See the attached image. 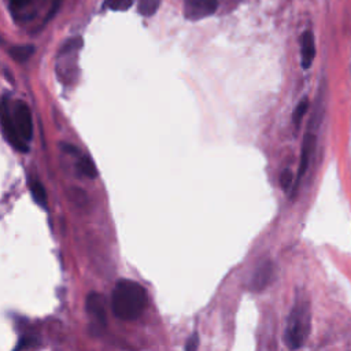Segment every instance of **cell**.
<instances>
[{"label":"cell","instance_id":"6da1fadb","mask_svg":"<svg viewBox=\"0 0 351 351\" xmlns=\"http://www.w3.org/2000/svg\"><path fill=\"white\" fill-rule=\"evenodd\" d=\"M147 306V292L133 280H120L112 295V309L117 318L124 321L138 320Z\"/></svg>","mask_w":351,"mask_h":351},{"label":"cell","instance_id":"7a4b0ae2","mask_svg":"<svg viewBox=\"0 0 351 351\" xmlns=\"http://www.w3.org/2000/svg\"><path fill=\"white\" fill-rule=\"evenodd\" d=\"M311 329V310L310 304L306 300H299L294 304L288 320L285 325V332H284V340L288 348L291 350H298L300 348Z\"/></svg>","mask_w":351,"mask_h":351},{"label":"cell","instance_id":"3957f363","mask_svg":"<svg viewBox=\"0 0 351 351\" xmlns=\"http://www.w3.org/2000/svg\"><path fill=\"white\" fill-rule=\"evenodd\" d=\"M10 109L13 124L18 136L25 143H29L34 138V121L28 105L23 101H16L13 105H10Z\"/></svg>","mask_w":351,"mask_h":351},{"label":"cell","instance_id":"277c9868","mask_svg":"<svg viewBox=\"0 0 351 351\" xmlns=\"http://www.w3.org/2000/svg\"><path fill=\"white\" fill-rule=\"evenodd\" d=\"M315 142H317V138H315V129L311 131V128L309 127L307 132L304 133L303 136V143H302V150H300V161H299V168H298V173H296V177L294 180V185H292V190H291V195L295 196L296 191L299 190V184L303 179V176L306 174L307 169H309V165H310V161H311V157L314 154V148H315Z\"/></svg>","mask_w":351,"mask_h":351},{"label":"cell","instance_id":"5b68a950","mask_svg":"<svg viewBox=\"0 0 351 351\" xmlns=\"http://www.w3.org/2000/svg\"><path fill=\"white\" fill-rule=\"evenodd\" d=\"M0 122H2V128L5 132L6 139L9 140V143L17 148L18 151H28V143H25L17 133L14 124H13V118H12V109H10V103L6 98H3L0 101Z\"/></svg>","mask_w":351,"mask_h":351},{"label":"cell","instance_id":"8992f818","mask_svg":"<svg viewBox=\"0 0 351 351\" xmlns=\"http://www.w3.org/2000/svg\"><path fill=\"white\" fill-rule=\"evenodd\" d=\"M87 311L92 318L91 330H103L107 325V315H106V300L103 295L98 292H91L87 296Z\"/></svg>","mask_w":351,"mask_h":351},{"label":"cell","instance_id":"52a82bcc","mask_svg":"<svg viewBox=\"0 0 351 351\" xmlns=\"http://www.w3.org/2000/svg\"><path fill=\"white\" fill-rule=\"evenodd\" d=\"M218 0H184V13L191 21H199L217 12Z\"/></svg>","mask_w":351,"mask_h":351},{"label":"cell","instance_id":"ba28073f","mask_svg":"<svg viewBox=\"0 0 351 351\" xmlns=\"http://www.w3.org/2000/svg\"><path fill=\"white\" fill-rule=\"evenodd\" d=\"M274 265L270 261L262 262L254 272L251 278V288L254 291H262L265 289L272 280L274 278Z\"/></svg>","mask_w":351,"mask_h":351},{"label":"cell","instance_id":"9c48e42d","mask_svg":"<svg viewBox=\"0 0 351 351\" xmlns=\"http://www.w3.org/2000/svg\"><path fill=\"white\" fill-rule=\"evenodd\" d=\"M302 50H300V54H302V68L303 69H310L313 61H314V57H315V43H314V36L310 31L304 32L302 35Z\"/></svg>","mask_w":351,"mask_h":351},{"label":"cell","instance_id":"30bf717a","mask_svg":"<svg viewBox=\"0 0 351 351\" xmlns=\"http://www.w3.org/2000/svg\"><path fill=\"white\" fill-rule=\"evenodd\" d=\"M79 166V170L81 174H84L86 177L88 179H96L98 176V169L94 164V161L88 157V155H81L80 157V161L77 164Z\"/></svg>","mask_w":351,"mask_h":351},{"label":"cell","instance_id":"8fae6325","mask_svg":"<svg viewBox=\"0 0 351 351\" xmlns=\"http://www.w3.org/2000/svg\"><path fill=\"white\" fill-rule=\"evenodd\" d=\"M29 188H31V194H32L34 199L36 200V203L40 205L42 207H47V192H46L44 185L40 181L34 180L29 183Z\"/></svg>","mask_w":351,"mask_h":351},{"label":"cell","instance_id":"7c38bea8","mask_svg":"<svg viewBox=\"0 0 351 351\" xmlns=\"http://www.w3.org/2000/svg\"><path fill=\"white\" fill-rule=\"evenodd\" d=\"M35 54L34 46H16L10 49V57L17 62H27Z\"/></svg>","mask_w":351,"mask_h":351},{"label":"cell","instance_id":"4fadbf2b","mask_svg":"<svg viewBox=\"0 0 351 351\" xmlns=\"http://www.w3.org/2000/svg\"><path fill=\"white\" fill-rule=\"evenodd\" d=\"M135 0H107L106 6L113 12H127L132 8Z\"/></svg>","mask_w":351,"mask_h":351},{"label":"cell","instance_id":"5bb4252c","mask_svg":"<svg viewBox=\"0 0 351 351\" xmlns=\"http://www.w3.org/2000/svg\"><path fill=\"white\" fill-rule=\"evenodd\" d=\"M307 109H309V101H307L306 98H304V99H302V101L298 103V106L295 107L294 114H292V121H294V124L296 125V128H299L300 121H302L303 116L306 114Z\"/></svg>","mask_w":351,"mask_h":351},{"label":"cell","instance_id":"9a60e30c","mask_svg":"<svg viewBox=\"0 0 351 351\" xmlns=\"http://www.w3.org/2000/svg\"><path fill=\"white\" fill-rule=\"evenodd\" d=\"M159 6V0H140V13L144 16H151L157 12Z\"/></svg>","mask_w":351,"mask_h":351},{"label":"cell","instance_id":"2e32d148","mask_svg":"<svg viewBox=\"0 0 351 351\" xmlns=\"http://www.w3.org/2000/svg\"><path fill=\"white\" fill-rule=\"evenodd\" d=\"M294 174L289 169H285L283 170L281 176H280V184H281V188L285 191V192H291L292 190V185H294Z\"/></svg>","mask_w":351,"mask_h":351},{"label":"cell","instance_id":"e0dca14e","mask_svg":"<svg viewBox=\"0 0 351 351\" xmlns=\"http://www.w3.org/2000/svg\"><path fill=\"white\" fill-rule=\"evenodd\" d=\"M198 346H199V336H198V333L195 332V333H192L191 336H190V339L187 340V344H185V350L187 351H195L196 348H198Z\"/></svg>","mask_w":351,"mask_h":351},{"label":"cell","instance_id":"ac0fdd59","mask_svg":"<svg viewBox=\"0 0 351 351\" xmlns=\"http://www.w3.org/2000/svg\"><path fill=\"white\" fill-rule=\"evenodd\" d=\"M36 346V340L34 337H23L17 346V350H24V348H29V347H34Z\"/></svg>","mask_w":351,"mask_h":351},{"label":"cell","instance_id":"d6986e66","mask_svg":"<svg viewBox=\"0 0 351 351\" xmlns=\"http://www.w3.org/2000/svg\"><path fill=\"white\" fill-rule=\"evenodd\" d=\"M61 3H62V0H54V2H53V8H51V10H50V13H49V20H51V18L55 16V13L60 10Z\"/></svg>","mask_w":351,"mask_h":351},{"label":"cell","instance_id":"ffe728a7","mask_svg":"<svg viewBox=\"0 0 351 351\" xmlns=\"http://www.w3.org/2000/svg\"><path fill=\"white\" fill-rule=\"evenodd\" d=\"M29 3V0H12V6L14 9H21Z\"/></svg>","mask_w":351,"mask_h":351},{"label":"cell","instance_id":"44dd1931","mask_svg":"<svg viewBox=\"0 0 351 351\" xmlns=\"http://www.w3.org/2000/svg\"><path fill=\"white\" fill-rule=\"evenodd\" d=\"M64 150L66 151V154H72V155H80V151H79V148H76V147H73V146L65 144V146H64Z\"/></svg>","mask_w":351,"mask_h":351}]
</instances>
